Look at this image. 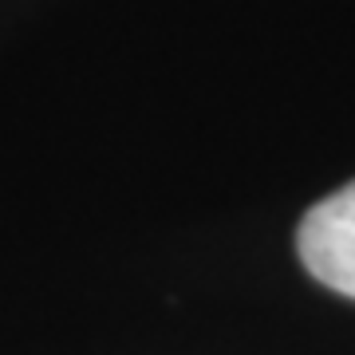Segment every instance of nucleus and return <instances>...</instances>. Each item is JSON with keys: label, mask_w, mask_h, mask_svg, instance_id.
Returning <instances> with one entry per match:
<instances>
[{"label": "nucleus", "mask_w": 355, "mask_h": 355, "mask_svg": "<svg viewBox=\"0 0 355 355\" xmlns=\"http://www.w3.org/2000/svg\"><path fill=\"white\" fill-rule=\"evenodd\" d=\"M296 249L324 288L355 300V182L308 209L296 233Z\"/></svg>", "instance_id": "obj_1"}]
</instances>
